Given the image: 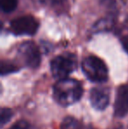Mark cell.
Wrapping results in <instances>:
<instances>
[{"label":"cell","mask_w":128,"mask_h":129,"mask_svg":"<svg viewBox=\"0 0 128 129\" xmlns=\"http://www.w3.org/2000/svg\"><path fill=\"white\" fill-rule=\"evenodd\" d=\"M54 98L62 106H68L81 99L83 93L82 86L79 81L72 78L58 80L54 85Z\"/></svg>","instance_id":"obj_1"},{"label":"cell","mask_w":128,"mask_h":129,"mask_svg":"<svg viewBox=\"0 0 128 129\" xmlns=\"http://www.w3.org/2000/svg\"><path fill=\"white\" fill-rule=\"evenodd\" d=\"M83 74L93 83H103L108 79V69L103 60L94 55L84 58L82 62Z\"/></svg>","instance_id":"obj_2"},{"label":"cell","mask_w":128,"mask_h":129,"mask_svg":"<svg viewBox=\"0 0 128 129\" xmlns=\"http://www.w3.org/2000/svg\"><path fill=\"white\" fill-rule=\"evenodd\" d=\"M76 57L75 54H61L55 57L50 62V70L55 79L67 78L76 68Z\"/></svg>","instance_id":"obj_3"},{"label":"cell","mask_w":128,"mask_h":129,"mask_svg":"<svg viewBox=\"0 0 128 129\" xmlns=\"http://www.w3.org/2000/svg\"><path fill=\"white\" fill-rule=\"evenodd\" d=\"M39 24L32 16L26 15L19 17L11 22L10 29L15 35L32 36L37 33Z\"/></svg>","instance_id":"obj_4"},{"label":"cell","mask_w":128,"mask_h":129,"mask_svg":"<svg viewBox=\"0 0 128 129\" xmlns=\"http://www.w3.org/2000/svg\"><path fill=\"white\" fill-rule=\"evenodd\" d=\"M18 54L26 66L36 69L41 61L40 52L38 46L32 41H26L21 44L18 49Z\"/></svg>","instance_id":"obj_5"},{"label":"cell","mask_w":128,"mask_h":129,"mask_svg":"<svg viewBox=\"0 0 128 129\" xmlns=\"http://www.w3.org/2000/svg\"><path fill=\"white\" fill-rule=\"evenodd\" d=\"M128 114V84L120 85L117 89L114 101V115L124 118Z\"/></svg>","instance_id":"obj_6"},{"label":"cell","mask_w":128,"mask_h":129,"mask_svg":"<svg viewBox=\"0 0 128 129\" xmlns=\"http://www.w3.org/2000/svg\"><path fill=\"white\" fill-rule=\"evenodd\" d=\"M91 105L97 111H103L109 105V92L103 88H93L90 95Z\"/></svg>","instance_id":"obj_7"},{"label":"cell","mask_w":128,"mask_h":129,"mask_svg":"<svg viewBox=\"0 0 128 129\" xmlns=\"http://www.w3.org/2000/svg\"><path fill=\"white\" fill-rule=\"evenodd\" d=\"M62 129H82V126L77 119L73 117H67L62 123Z\"/></svg>","instance_id":"obj_8"},{"label":"cell","mask_w":128,"mask_h":129,"mask_svg":"<svg viewBox=\"0 0 128 129\" xmlns=\"http://www.w3.org/2000/svg\"><path fill=\"white\" fill-rule=\"evenodd\" d=\"M19 0H1L0 5L1 9L5 13H10L12 12L18 6Z\"/></svg>","instance_id":"obj_9"},{"label":"cell","mask_w":128,"mask_h":129,"mask_svg":"<svg viewBox=\"0 0 128 129\" xmlns=\"http://www.w3.org/2000/svg\"><path fill=\"white\" fill-rule=\"evenodd\" d=\"M17 70H18L17 67L14 64H12V63L5 62V61L2 62V66H1V75L2 76L12 73V72H15V71H17Z\"/></svg>","instance_id":"obj_10"},{"label":"cell","mask_w":128,"mask_h":129,"mask_svg":"<svg viewBox=\"0 0 128 129\" xmlns=\"http://www.w3.org/2000/svg\"><path fill=\"white\" fill-rule=\"evenodd\" d=\"M12 112L9 108H2L1 110V125L5 126L7 122L11 120L12 117Z\"/></svg>","instance_id":"obj_11"},{"label":"cell","mask_w":128,"mask_h":129,"mask_svg":"<svg viewBox=\"0 0 128 129\" xmlns=\"http://www.w3.org/2000/svg\"><path fill=\"white\" fill-rule=\"evenodd\" d=\"M9 129H31V127L26 120H19Z\"/></svg>","instance_id":"obj_12"},{"label":"cell","mask_w":128,"mask_h":129,"mask_svg":"<svg viewBox=\"0 0 128 129\" xmlns=\"http://www.w3.org/2000/svg\"><path fill=\"white\" fill-rule=\"evenodd\" d=\"M110 129H125V128H124V126H121V125H117V126H112V127H111Z\"/></svg>","instance_id":"obj_13"}]
</instances>
